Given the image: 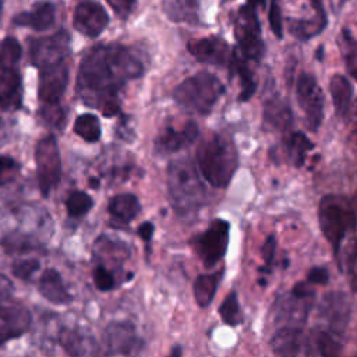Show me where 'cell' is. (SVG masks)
<instances>
[{
    "label": "cell",
    "instance_id": "cell-1",
    "mask_svg": "<svg viewBox=\"0 0 357 357\" xmlns=\"http://www.w3.org/2000/svg\"><path fill=\"white\" fill-rule=\"evenodd\" d=\"M144 71V63L132 49L120 43L96 45L81 60L77 93L88 107L113 117L120 112V89L142 77Z\"/></svg>",
    "mask_w": 357,
    "mask_h": 357
},
{
    "label": "cell",
    "instance_id": "cell-2",
    "mask_svg": "<svg viewBox=\"0 0 357 357\" xmlns=\"http://www.w3.org/2000/svg\"><path fill=\"white\" fill-rule=\"evenodd\" d=\"M167 191L174 211L183 216L195 213L208 198L195 163L188 156L174 159L167 166Z\"/></svg>",
    "mask_w": 357,
    "mask_h": 357
},
{
    "label": "cell",
    "instance_id": "cell-3",
    "mask_svg": "<svg viewBox=\"0 0 357 357\" xmlns=\"http://www.w3.org/2000/svg\"><path fill=\"white\" fill-rule=\"evenodd\" d=\"M195 156L199 174L213 187H227L238 167L236 145L225 134L206 137L199 144Z\"/></svg>",
    "mask_w": 357,
    "mask_h": 357
},
{
    "label": "cell",
    "instance_id": "cell-4",
    "mask_svg": "<svg viewBox=\"0 0 357 357\" xmlns=\"http://www.w3.org/2000/svg\"><path fill=\"white\" fill-rule=\"evenodd\" d=\"M318 222L324 237L331 243L333 254L339 258L340 245L347 231H354L356 212L353 199L344 195H325L319 201Z\"/></svg>",
    "mask_w": 357,
    "mask_h": 357
},
{
    "label": "cell",
    "instance_id": "cell-5",
    "mask_svg": "<svg viewBox=\"0 0 357 357\" xmlns=\"http://www.w3.org/2000/svg\"><path fill=\"white\" fill-rule=\"evenodd\" d=\"M223 93L225 85L216 75L199 71L173 89V99L187 112L205 116L211 113Z\"/></svg>",
    "mask_w": 357,
    "mask_h": 357
},
{
    "label": "cell",
    "instance_id": "cell-6",
    "mask_svg": "<svg viewBox=\"0 0 357 357\" xmlns=\"http://www.w3.org/2000/svg\"><path fill=\"white\" fill-rule=\"evenodd\" d=\"M21 46L17 39L6 38L0 43V109H18L21 106V77L18 61Z\"/></svg>",
    "mask_w": 357,
    "mask_h": 357
},
{
    "label": "cell",
    "instance_id": "cell-7",
    "mask_svg": "<svg viewBox=\"0 0 357 357\" xmlns=\"http://www.w3.org/2000/svg\"><path fill=\"white\" fill-rule=\"evenodd\" d=\"M234 38L238 53L251 61H261L265 56V43L257 14V6L245 1L234 15Z\"/></svg>",
    "mask_w": 357,
    "mask_h": 357
},
{
    "label": "cell",
    "instance_id": "cell-8",
    "mask_svg": "<svg viewBox=\"0 0 357 357\" xmlns=\"http://www.w3.org/2000/svg\"><path fill=\"white\" fill-rule=\"evenodd\" d=\"M314 296V289L307 280L296 283L290 293L278 298L273 311L275 319L286 324V326L298 328L300 324L303 325L305 322L308 312L312 308Z\"/></svg>",
    "mask_w": 357,
    "mask_h": 357
},
{
    "label": "cell",
    "instance_id": "cell-9",
    "mask_svg": "<svg viewBox=\"0 0 357 357\" xmlns=\"http://www.w3.org/2000/svg\"><path fill=\"white\" fill-rule=\"evenodd\" d=\"M230 223L223 219H213L208 229L191 238V245L202 259L205 268H213L225 255L229 244Z\"/></svg>",
    "mask_w": 357,
    "mask_h": 357
},
{
    "label": "cell",
    "instance_id": "cell-10",
    "mask_svg": "<svg viewBox=\"0 0 357 357\" xmlns=\"http://www.w3.org/2000/svg\"><path fill=\"white\" fill-rule=\"evenodd\" d=\"M35 162L40 192L47 197L61 178V158L53 135L42 138L36 144Z\"/></svg>",
    "mask_w": 357,
    "mask_h": 357
},
{
    "label": "cell",
    "instance_id": "cell-11",
    "mask_svg": "<svg viewBox=\"0 0 357 357\" xmlns=\"http://www.w3.org/2000/svg\"><path fill=\"white\" fill-rule=\"evenodd\" d=\"M296 96L300 109L304 112L305 126L310 131H317L324 119V93L317 78L310 73H301L297 85Z\"/></svg>",
    "mask_w": 357,
    "mask_h": 357
},
{
    "label": "cell",
    "instance_id": "cell-12",
    "mask_svg": "<svg viewBox=\"0 0 357 357\" xmlns=\"http://www.w3.org/2000/svg\"><path fill=\"white\" fill-rule=\"evenodd\" d=\"M105 357H141L144 340L138 336L134 324L113 322L105 329Z\"/></svg>",
    "mask_w": 357,
    "mask_h": 357
},
{
    "label": "cell",
    "instance_id": "cell-13",
    "mask_svg": "<svg viewBox=\"0 0 357 357\" xmlns=\"http://www.w3.org/2000/svg\"><path fill=\"white\" fill-rule=\"evenodd\" d=\"M68 53L70 35L66 31H59L50 36L35 39L31 42L29 47L31 60L39 68L66 61Z\"/></svg>",
    "mask_w": 357,
    "mask_h": 357
},
{
    "label": "cell",
    "instance_id": "cell-14",
    "mask_svg": "<svg viewBox=\"0 0 357 357\" xmlns=\"http://www.w3.org/2000/svg\"><path fill=\"white\" fill-rule=\"evenodd\" d=\"M350 301L344 293L333 291L324 296L318 308V317L325 325L322 329L329 331L337 336H343L350 321Z\"/></svg>",
    "mask_w": 357,
    "mask_h": 357
},
{
    "label": "cell",
    "instance_id": "cell-15",
    "mask_svg": "<svg viewBox=\"0 0 357 357\" xmlns=\"http://www.w3.org/2000/svg\"><path fill=\"white\" fill-rule=\"evenodd\" d=\"M269 346L275 357H314L311 339L300 328H280L271 337Z\"/></svg>",
    "mask_w": 357,
    "mask_h": 357
},
{
    "label": "cell",
    "instance_id": "cell-16",
    "mask_svg": "<svg viewBox=\"0 0 357 357\" xmlns=\"http://www.w3.org/2000/svg\"><path fill=\"white\" fill-rule=\"evenodd\" d=\"M187 49L198 61L220 67H230L234 57V50L219 36H206L190 40L187 43Z\"/></svg>",
    "mask_w": 357,
    "mask_h": 357
},
{
    "label": "cell",
    "instance_id": "cell-17",
    "mask_svg": "<svg viewBox=\"0 0 357 357\" xmlns=\"http://www.w3.org/2000/svg\"><path fill=\"white\" fill-rule=\"evenodd\" d=\"M68 84V67L66 61L40 68L38 95L43 106L59 105Z\"/></svg>",
    "mask_w": 357,
    "mask_h": 357
},
{
    "label": "cell",
    "instance_id": "cell-18",
    "mask_svg": "<svg viewBox=\"0 0 357 357\" xmlns=\"http://www.w3.org/2000/svg\"><path fill=\"white\" fill-rule=\"evenodd\" d=\"M199 135L198 124L192 120L185 121L180 127L167 124L156 135L153 148L158 155H169L191 145Z\"/></svg>",
    "mask_w": 357,
    "mask_h": 357
},
{
    "label": "cell",
    "instance_id": "cell-19",
    "mask_svg": "<svg viewBox=\"0 0 357 357\" xmlns=\"http://www.w3.org/2000/svg\"><path fill=\"white\" fill-rule=\"evenodd\" d=\"M109 24V14L105 7L93 0L81 1L73 15L74 28L88 38L99 36Z\"/></svg>",
    "mask_w": 357,
    "mask_h": 357
},
{
    "label": "cell",
    "instance_id": "cell-20",
    "mask_svg": "<svg viewBox=\"0 0 357 357\" xmlns=\"http://www.w3.org/2000/svg\"><path fill=\"white\" fill-rule=\"evenodd\" d=\"M32 322L28 308L21 304L0 303V344L24 335Z\"/></svg>",
    "mask_w": 357,
    "mask_h": 357
},
{
    "label": "cell",
    "instance_id": "cell-21",
    "mask_svg": "<svg viewBox=\"0 0 357 357\" xmlns=\"http://www.w3.org/2000/svg\"><path fill=\"white\" fill-rule=\"evenodd\" d=\"M329 91H331L336 114L340 119L347 120L353 110V98H354L353 84L349 81L346 75L335 74L329 81Z\"/></svg>",
    "mask_w": 357,
    "mask_h": 357
},
{
    "label": "cell",
    "instance_id": "cell-22",
    "mask_svg": "<svg viewBox=\"0 0 357 357\" xmlns=\"http://www.w3.org/2000/svg\"><path fill=\"white\" fill-rule=\"evenodd\" d=\"M56 8L49 1L35 4L29 11L20 13L14 17V24L18 26H26L35 31H46L54 25Z\"/></svg>",
    "mask_w": 357,
    "mask_h": 357
},
{
    "label": "cell",
    "instance_id": "cell-23",
    "mask_svg": "<svg viewBox=\"0 0 357 357\" xmlns=\"http://www.w3.org/2000/svg\"><path fill=\"white\" fill-rule=\"evenodd\" d=\"M163 11L177 24H201V0H163Z\"/></svg>",
    "mask_w": 357,
    "mask_h": 357
},
{
    "label": "cell",
    "instance_id": "cell-24",
    "mask_svg": "<svg viewBox=\"0 0 357 357\" xmlns=\"http://www.w3.org/2000/svg\"><path fill=\"white\" fill-rule=\"evenodd\" d=\"M293 114L289 103L280 96H272L264 106V126L268 130L284 131L291 127Z\"/></svg>",
    "mask_w": 357,
    "mask_h": 357
},
{
    "label": "cell",
    "instance_id": "cell-25",
    "mask_svg": "<svg viewBox=\"0 0 357 357\" xmlns=\"http://www.w3.org/2000/svg\"><path fill=\"white\" fill-rule=\"evenodd\" d=\"M39 291L40 294L53 304H68L73 300V296L67 290L61 275L53 269H46L39 279Z\"/></svg>",
    "mask_w": 357,
    "mask_h": 357
},
{
    "label": "cell",
    "instance_id": "cell-26",
    "mask_svg": "<svg viewBox=\"0 0 357 357\" xmlns=\"http://www.w3.org/2000/svg\"><path fill=\"white\" fill-rule=\"evenodd\" d=\"M141 211V204L134 194H119L113 197L109 202V213L113 216L114 222L121 225L130 223L138 216Z\"/></svg>",
    "mask_w": 357,
    "mask_h": 357
},
{
    "label": "cell",
    "instance_id": "cell-27",
    "mask_svg": "<svg viewBox=\"0 0 357 357\" xmlns=\"http://www.w3.org/2000/svg\"><path fill=\"white\" fill-rule=\"evenodd\" d=\"M312 148L314 144L305 137V134L294 131L284 139L283 153L290 165H293L294 167H300L304 165L305 156Z\"/></svg>",
    "mask_w": 357,
    "mask_h": 357
},
{
    "label": "cell",
    "instance_id": "cell-28",
    "mask_svg": "<svg viewBox=\"0 0 357 357\" xmlns=\"http://www.w3.org/2000/svg\"><path fill=\"white\" fill-rule=\"evenodd\" d=\"M225 271L219 269L212 273L199 275L194 282V297L199 307H208L215 297L218 286L222 280Z\"/></svg>",
    "mask_w": 357,
    "mask_h": 357
},
{
    "label": "cell",
    "instance_id": "cell-29",
    "mask_svg": "<svg viewBox=\"0 0 357 357\" xmlns=\"http://www.w3.org/2000/svg\"><path fill=\"white\" fill-rule=\"evenodd\" d=\"M229 68L233 73L237 74V77L240 79V84H241V92H240L238 100L240 102L248 100L254 95V92L257 89V81L254 78V74H252L251 68L247 64V60L236 49H234L233 61H231Z\"/></svg>",
    "mask_w": 357,
    "mask_h": 357
},
{
    "label": "cell",
    "instance_id": "cell-30",
    "mask_svg": "<svg viewBox=\"0 0 357 357\" xmlns=\"http://www.w3.org/2000/svg\"><path fill=\"white\" fill-rule=\"evenodd\" d=\"M0 244L7 254H25L40 248V241L35 236L22 231L8 233L1 238Z\"/></svg>",
    "mask_w": 357,
    "mask_h": 357
},
{
    "label": "cell",
    "instance_id": "cell-31",
    "mask_svg": "<svg viewBox=\"0 0 357 357\" xmlns=\"http://www.w3.org/2000/svg\"><path fill=\"white\" fill-rule=\"evenodd\" d=\"M93 252L102 261L112 259V261H117V262H121L130 254L128 247L124 243L110 238L109 236L98 237V240L95 241V245H93Z\"/></svg>",
    "mask_w": 357,
    "mask_h": 357
},
{
    "label": "cell",
    "instance_id": "cell-32",
    "mask_svg": "<svg viewBox=\"0 0 357 357\" xmlns=\"http://www.w3.org/2000/svg\"><path fill=\"white\" fill-rule=\"evenodd\" d=\"M312 342L321 357H339L343 351L342 336H337L322 328L314 331Z\"/></svg>",
    "mask_w": 357,
    "mask_h": 357
},
{
    "label": "cell",
    "instance_id": "cell-33",
    "mask_svg": "<svg viewBox=\"0 0 357 357\" xmlns=\"http://www.w3.org/2000/svg\"><path fill=\"white\" fill-rule=\"evenodd\" d=\"M74 132L86 142H96L102 135L100 121L95 114H79L74 121Z\"/></svg>",
    "mask_w": 357,
    "mask_h": 357
},
{
    "label": "cell",
    "instance_id": "cell-34",
    "mask_svg": "<svg viewBox=\"0 0 357 357\" xmlns=\"http://www.w3.org/2000/svg\"><path fill=\"white\" fill-rule=\"evenodd\" d=\"M219 315L220 319L229 326H237L243 324L244 315L241 312L238 296L234 289L225 297L223 303L219 305Z\"/></svg>",
    "mask_w": 357,
    "mask_h": 357
},
{
    "label": "cell",
    "instance_id": "cell-35",
    "mask_svg": "<svg viewBox=\"0 0 357 357\" xmlns=\"http://www.w3.org/2000/svg\"><path fill=\"white\" fill-rule=\"evenodd\" d=\"M59 343L70 357H82L85 354V339L75 329L63 328L59 333Z\"/></svg>",
    "mask_w": 357,
    "mask_h": 357
},
{
    "label": "cell",
    "instance_id": "cell-36",
    "mask_svg": "<svg viewBox=\"0 0 357 357\" xmlns=\"http://www.w3.org/2000/svg\"><path fill=\"white\" fill-rule=\"evenodd\" d=\"M340 49H342V56L346 64V68L351 77H356L357 71V57H356V39L353 32L349 28L342 29L340 35Z\"/></svg>",
    "mask_w": 357,
    "mask_h": 357
},
{
    "label": "cell",
    "instance_id": "cell-37",
    "mask_svg": "<svg viewBox=\"0 0 357 357\" xmlns=\"http://www.w3.org/2000/svg\"><path fill=\"white\" fill-rule=\"evenodd\" d=\"M93 206V199L84 191H73L66 199L67 213L71 218H81L86 215Z\"/></svg>",
    "mask_w": 357,
    "mask_h": 357
},
{
    "label": "cell",
    "instance_id": "cell-38",
    "mask_svg": "<svg viewBox=\"0 0 357 357\" xmlns=\"http://www.w3.org/2000/svg\"><path fill=\"white\" fill-rule=\"evenodd\" d=\"M269 25L272 32L278 39L283 38V18H282V6L280 0H271L269 3Z\"/></svg>",
    "mask_w": 357,
    "mask_h": 357
},
{
    "label": "cell",
    "instance_id": "cell-39",
    "mask_svg": "<svg viewBox=\"0 0 357 357\" xmlns=\"http://www.w3.org/2000/svg\"><path fill=\"white\" fill-rule=\"evenodd\" d=\"M39 268H40V262L38 259H33V258L22 259V261L14 262L13 273L22 280H29L33 276V273L39 271Z\"/></svg>",
    "mask_w": 357,
    "mask_h": 357
},
{
    "label": "cell",
    "instance_id": "cell-40",
    "mask_svg": "<svg viewBox=\"0 0 357 357\" xmlns=\"http://www.w3.org/2000/svg\"><path fill=\"white\" fill-rule=\"evenodd\" d=\"M93 283L98 290L109 291L114 287L113 273L103 265H99L93 269Z\"/></svg>",
    "mask_w": 357,
    "mask_h": 357
},
{
    "label": "cell",
    "instance_id": "cell-41",
    "mask_svg": "<svg viewBox=\"0 0 357 357\" xmlns=\"http://www.w3.org/2000/svg\"><path fill=\"white\" fill-rule=\"evenodd\" d=\"M18 163L10 156H0V185L13 181L18 173Z\"/></svg>",
    "mask_w": 357,
    "mask_h": 357
},
{
    "label": "cell",
    "instance_id": "cell-42",
    "mask_svg": "<svg viewBox=\"0 0 357 357\" xmlns=\"http://www.w3.org/2000/svg\"><path fill=\"white\" fill-rule=\"evenodd\" d=\"M42 117L54 127H63L64 124V112L59 105L54 106H43L42 109Z\"/></svg>",
    "mask_w": 357,
    "mask_h": 357
},
{
    "label": "cell",
    "instance_id": "cell-43",
    "mask_svg": "<svg viewBox=\"0 0 357 357\" xmlns=\"http://www.w3.org/2000/svg\"><path fill=\"white\" fill-rule=\"evenodd\" d=\"M275 251H276V238L275 236H268L262 248H261V254H262V258H264V262H265V269H262V272H268L271 269V265L273 262V258H275Z\"/></svg>",
    "mask_w": 357,
    "mask_h": 357
},
{
    "label": "cell",
    "instance_id": "cell-44",
    "mask_svg": "<svg viewBox=\"0 0 357 357\" xmlns=\"http://www.w3.org/2000/svg\"><path fill=\"white\" fill-rule=\"evenodd\" d=\"M106 1L120 18H127L132 13L137 4V0H106Z\"/></svg>",
    "mask_w": 357,
    "mask_h": 357
},
{
    "label": "cell",
    "instance_id": "cell-45",
    "mask_svg": "<svg viewBox=\"0 0 357 357\" xmlns=\"http://www.w3.org/2000/svg\"><path fill=\"white\" fill-rule=\"evenodd\" d=\"M329 272L325 266H314L307 275V282L310 284H325L328 283Z\"/></svg>",
    "mask_w": 357,
    "mask_h": 357
},
{
    "label": "cell",
    "instance_id": "cell-46",
    "mask_svg": "<svg viewBox=\"0 0 357 357\" xmlns=\"http://www.w3.org/2000/svg\"><path fill=\"white\" fill-rule=\"evenodd\" d=\"M14 286L11 283V280L0 273V303L6 301L11 294H13Z\"/></svg>",
    "mask_w": 357,
    "mask_h": 357
},
{
    "label": "cell",
    "instance_id": "cell-47",
    "mask_svg": "<svg viewBox=\"0 0 357 357\" xmlns=\"http://www.w3.org/2000/svg\"><path fill=\"white\" fill-rule=\"evenodd\" d=\"M153 231H155V226H153V223H151V222H144V223H141V225L138 226V229H137L138 236H139L144 241H146V243L151 241V238H152V236H153Z\"/></svg>",
    "mask_w": 357,
    "mask_h": 357
},
{
    "label": "cell",
    "instance_id": "cell-48",
    "mask_svg": "<svg viewBox=\"0 0 357 357\" xmlns=\"http://www.w3.org/2000/svg\"><path fill=\"white\" fill-rule=\"evenodd\" d=\"M331 1V6H332V11L333 13H339L340 8L344 6V3L347 0H329Z\"/></svg>",
    "mask_w": 357,
    "mask_h": 357
},
{
    "label": "cell",
    "instance_id": "cell-49",
    "mask_svg": "<svg viewBox=\"0 0 357 357\" xmlns=\"http://www.w3.org/2000/svg\"><path fill=\"white\" fill-rule=\"evenodd\" d=\"M167 357H181V346H180V344L173 346V349L170 350V353H169Z\"/></svg>",
    "mask_w": 357,
    "mask_h": 357
},
{
    "label": "cell",
    "instance_id": "cell-50",
    "mask_svg": "<svg viewBox=\"0 0 357 357\" xmlns=\"http://www.w3.org/2000/svg\"><path fill=\"white\" fill-rule=\"evenodd\" d=\"M89 185H91L92 188H98V187H99V180L91 177V178H89Z\"/></svg>",
    "mask_w": 357,
    "mask_h": 357
},
{
    "label": "cell",
    "instance_id": "cell-51",
    "mask_svg": "<svg viewBox=\"0 0 357 357\" xmlns=\"http://www.w3.org/2000/svg\"><path fill=\"white\" fill-rule=\"evenodd\" d=\"M322 52H324V50H322V46H319V47H318V52H317L318 60H322Z\"/></svg>",
    "mask_w": 357,
    "mask_h": 357
},
{
    "label": "cell",
    "instance_id": "cell-52",
    "mask_svg": "<svg viewBox=\"0 0 357 357\" xmlns=\"http://www.w3.org/2000/svg\"><path fill=\"white\" fill-rule=\"evenodd\" d=\"M248 1H251V3H254L257 7L258 6H261V4H264L265 3V0H248Z\"/></svg>",
    "mask_w": 357,
    "mask_h": 357
}]
</instances>
